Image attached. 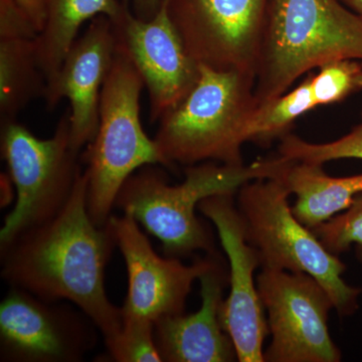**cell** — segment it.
I'll use <instances>...</instances> for the list:
<instances>
[{
    "label": "cell",
    "mask_w": 362,
    "mask_h": 362,
    "mask_svg": "<svg viewBox=\"0 0 362 362\" xmlns=\"http://www.w3.org/2000/svg\"><path fill=\"white\" fill-rule=\"evenodd\" d=\"M312 93L318 106L341 102L362 90V62L338 59L310 75Z\"/></svg>",
    "instance_id": "21"
},
{
    "label": "cell",
    "mask_w": 362,
    "mask_h": 362,
    "mask_svg": "<svg viewBox=\"0 0 362 362\" xmlns=\"http://www.w3.org/2000/svg\"><path fill=\"white\" fill-rule=\"evenodd\" d=\"M354 11L362 18V0H343Z\"/></svg>",
    "instance_id": "28"
},
{
    "label": "cell",
    "mask_w": 362,
    "mask_h": 362,
    "mask_svg": "<svg viewBox=\"0 0 362 362\" xmlns=\"http://www.w3.org/2000/svg\"><path fill=\"white\" fill-rule=\"evenodd\" d=\"M47 87L35 40H0V123L16 120Z\"/></svg>",
    "instance_id": "18"
},
{
    "label": "cell",
    "mask_w": 362,
    "mask_h": 362,
    "mask_svg": "<svg viewBox=\"0 0 362 362\" xmlns=\"http://www.w3.org/2000/svg\"><path fill=\"white\" fill-rule=\"evenodd\" d=\"M0 148L16 192L13 211L0 230V246L65 207L83 173L80 151L71 144L70 110L52 137L42 139L18 120L0 123Z\"/></svg>",
    "instance_id": "7"
},
{
    "label": "cell",
    "mask_w": 362,
    "mask_h": 362,
    "mask_svg": "<svg viewBox=\"0 0 362 362\" xmlns=\"http://www.w3.org/2000/svg\"><path fill=\"white\" fill-rule=\"evenodd\" d=\"M257 286L268 314L271 344L265 362H339L341 350L330 335L332 299L308 274L262 270Z\"/></svg>",
    "instance_id": "8"
},
{
    "label": "cell",
    "mask_w": 362,
    "mask_h": 362,
    "mask_svg": "<svg viewBox=\"0 0 362 362\" xmlns=\"http://www.w3.org/2000/svg\"><path fill=\"white\" fill-rule=\"evenodd\" d=\"M117 49L113 23L108 16L90 21L76 40L54 77L47 81L45 101L52 110L64 99L70 101L71 144L81 151L96 135L100 100Z\"/></svg>",
    "instance_id": "14"
},
{
    "label": "cell",
    "mask_w": 362,
    "mask_h": 362,
    "mask_svg": "<svg viewBox=\"0 0 362 362\" xmlns=\"http://www.w3.org/2000/svg\"><path fill=\"white\" fill-rule=\"evenodd\" d=\"M13 1L30 18L33 25L39 30L40 35L47 20V7H45V0H13Z\"/></svg>",
    "instance_id": "25"
},
{
    "label": "cell",
    "mask_w": 362,
    "mask_h": 362,
    "mask_svg": "<svg viewBox=\"0 0 362 362\" xmlns=\"http://www.w3.org/2000/svg\"><path fill=\"white\" fill-rule=\"evenodd\" d=\"M14 185L8 173H1V204L2 206L13 201V189Z\"/></svg>",
    "instance_id": "27"
},
{
    "label": "cell",
    "mask_w": 362,
    "mask_h": 362,
    "mask_svg": "<svg viewBox=\"0 0 362 362\" xmlns=\"http://www.w3.org/2000/svg\"><path fill=\"white\" fill-rule=\"evenodd\" d=\"M316 107L309 75L295 89L257 105L245 128V141L266 144L276 138L281 139L297 119Z\"/></svg>",
    "instance_id": "19"
},
{
    "label": "cell",
    "mask_w": 362,
    "mask_h": 362,
    "mask_svg": "<svg viewBox=\"0 0 362 362\" xmlns=\"http://www.w3.org/2000/svg\"><path fill=\"white\" fill-rule=\"evenodd\" d=\"M216 194L199 204V211L216 226L230 264V293L221 303V326L232 338L240 362H265L263 344L268 320L255 272L261 268L258 252L247 242L246 228L235 197Z\"/></svg>",
    "instance_id": "11"
},
{
    "label": "cell",
    "mask_w": 362,
    "mask_h": 362,
    "mask_svg": "<svg viewBox=\"0 0 362 362\" xmlns=\"http://www.w3.org/2000/svg\"><path fill=\"white\" fill-rule=\"evenodd\" d=\"M291 194L281 176L250 181L237 192L247 240L258 252L262 270L308 274L329 294L339 316L354 315L362 289L345 282V264L295 216Z\"/></svg>",
    "instance_id": "5"
},
{
    "label": "cell",
    "mask_w": 362,
    "mask_h": 362,
    "mask_svg": "<svg viewBox=\"0 0 362 362\" xmlns=\"http://www.w3.org/2000/svg\"><path fill=\"white\" fill-rule=\"evenodd\" d=\"M95 323L70 302L11 287L0 304V361L80 362L98 342Z\"/></svg>",
    "instance_id": "10"
},
{
    "label": "cell",
    "mask_w": 362,
    "mask_h": 362,
    "mask_svg": "<svg viewBox=\"0 0 362 362\" xmlns=\"http://www.w3.org/2000/svg\"><path fill=\"white\" fill-rule=\"evenodd\" d=\"M290 160L278 156L251 164L226 165L209 161L185 166V180L170 185L156 165L138 169L124 182L115 207L132 216L160 240L164 256L185 258L197 252H216L213 233L197 216L199 204L216 194H237L259 178L279 177Z\"/></svg>",
    "instance_id": "2"
},
{
    "label": "cell",
    "mask_w": 362,
    "mask_h": 362,
    "mask_svg": "<svg viewBox=\"0 0 362 362\" xmlns=\"http://www.w3.org/2000/svg\"><path fill=\"white\" fill-rule=\"evenodd\" d=\"M106 347L112 361H162L154 339V323L143 319L123 318L122 329Z\"/></svg>",
    "instance_id": "23"
},
{
    "label": "cell",
    "mask_w": 362,
    "mask_h": 362,
    "mask_svg": "<svg viewBox=\"0 0 362 362\" xmlns=\"http://www.w3.org/2000/svg\"><path fill=\"white\" fill-rule=\"evenodd\" d=\"M256 78L199 66L197 84L160 120L154 141L168 168L214 161L243 165L245 128L257 107Z\"/></svg>",
    "instance_id": "4"
},
{
    "label": "cell",
    "mask_w": 362,
    "mask_h": 362,
    "mask_svg": "<svg viewBox=\"0 0 362 362\" xmlns=\"http://www.w3.org/2000/svg\"><path fill=\"white\" fill-rule=\"evenodd\" d=\"M85 170L65 207L52 220L0 246L1 278L49 302L77 306L95 323L105 344L122 329V311L105 290V269L116 240L108 223L95 225L88 211Z\"/></svg>",
    "instance_id": "1"
},
{
    "label": "cell",
    "mask_w": 362,
    "mask_h": 362,
    "mask_svg": "<svg viewBox=\"0 0 362 362\" xmlns=\"http://www.w3.org/2000/svg\"><path fill=\"white\" fill-rule=\"evenodd\" d=\"M199 311L163 317L154 323V339L162 361L232 362L238 361L232 338L221 326L223 290L228 284L225 262L218 257L199 278Z\"/></svg>",
    "instance_id": "15"
},
{
    "label": "cell",
    "mask_w": 362,
    "mask_h": 362,
    "mask_svg": "<svg viewBox=\"0 0 362 362\" xmlns=\"http://www.w3.org/2000/svg\"><path fill=\"white\" fill-rule=\"evenodd\" d=\"M45 25L35 40L40 65L47 80L54 77L86 21L100 16L115 20L125 8L120 0H45Z\"/></svg>",
    "instance_id": "17"
},
{
    "label": "cell",
    "mask_w": 362,
    "mask_h": 362,
    "mask_svg": "<svg viewBox=\"0 0 362 362\" xmlns=\"http://www.w3.org/2000/svg\"><path fill=\"white\" fill-rule=\"evenodd\" d=\"M39 30L13 0H0V40H37Z\"/></svg>",
    "instance_id": "24"
},
{
    "label": "cell",
    "mask_w": 362,
    "mask_h": 362,
    "mask_svg": "<svg viewBox=\"0 0 362 362\" xmlns=\"http://www.w3.org/2000/svg\"><path fill=\"white\" fill-rule=\"evenodd\" d=\"M281 177L296 195L293 213L311 230L349 209L362 194V173L333 177L321 164L291 160Z\"/></svg>",
    "instance_id": "16"
},
{
    "label": "cell",
    "mask_w": 362,
    "mask_h": 362,
    "mask_svg": "<svg viewBox=\"0 0 362 362\" xmlns=\"http://www.w3.org/2000/svg\"><path fill=\"white\" fill-rule=\"evenodd\" d=\"M278 154L288 160L321 165L338 159H362V113L361 122L334 141L311 143L288 133L280 139Z\"/></svg>",
    "instance_id": "20"
},
{
    "label": "cell",
    "mask_w": 362,
    "mask_h": 362,
    "mask_svg": "<svg viewBox=\"0 0 362 362\" xmlns=\"http://www.w3.org/2000/svg\"><path fill=\"white\" fill-rule=\"evenodd\" d=\"M108 225L127 268L128 291L121 307L122 318L156 323L163 317L185 313L192 285L214 266L218 252L185 265L180 259L156 254L130 214L111 216Z\"/></svg>",
    "instance_id": "13"
},
{
    "label": "cell",
    "mask_w": 362,
    "mask_h": 362,
    "mask_svg": "<svg viewBox=\"0 0 362 362\" xmlns=\"http://www.w3.org/2000/svg\"><path fill=\"white\" fill-rule=\"evenodd\" d=\"M269 0H165L185 49L199 66L256 78Z\"/></svg>",
    "instance_id": "9"
},
{
    "label": "cell",
    "mask_w": 362,
    "mask_h": 362,
    "mask_svg": "<svg viewBox=\"0 0 362 362\" xmlns=\"http://www.w3.org/2000/svg\"><path fill=\"white\" fill-rule=\"evenodd\" d=\"M112 23L117 47L132 62L148 92L150 122H158L197 84L199 65L185 49L165 0L147 21L133 13L127 0L123 13Z\"/></svg>",
    "instance_id": "12"
},
{
    "label": "cell",
    "mask_w": 362,
    "mask_h": 362,
    "mask_svg": "<svg viewBox=\"0 0 362 362\" xmlns=\"http://www.w3.org/2000/svg\"><path fill=\"white\" fill-rule=\"evenodd\" d=\"M145 86L139 71L117 47L100 100L99 126L83 154L87 168L88 211L104 226L127 178L146 165L168 168L154 139L140 120V96Z\"/></svg>",
    "instance_id": "6"
},
{
    "label": "cell",
    "mask_w": 362,
    "mask_h": 362,
    "mask_svg": "<svg viewBox=\"0 0 362 362\" xmlns=\"http://www.w3.org/2000/svg\"><path fill=\"white\" fill-rule=\"evenodd\" d=\"M163 0H129L131 9L137 18L150 20L160 8Z\"/></svg>",
    "instance_id": "26"
},
{
    "label": "cell",
    "mask_w": 362,
    "mask_h": 362,
    "mask_svg": "<svg viewBox=\"0 0 362 362\" xmlns=\"http://www.w3.org/2000/svg\"><path fill=\"white\" fill-rule=\"evenodd\" d=\"M338 59L362 62L361 16L338 0H269L255 82L257 105Z\"/></svg>",
    "instance_id": "3"
},
{
    "label": "cell",
    "mask_w": 362,
    "mask_h": 362,
    "mask_svg": "<svg viewBox=\"0 0 362 362\" xmlns=\"http://www.w3.org/2000/svg\"><path fill=\"white\" fill-rule=\"evenodd\" d=\"M323 246L335 256L354 246L357 259L362 264V194L342 213L312 228Z\"/></svg>",
    "instance_id": "22"
}]
</instances>
